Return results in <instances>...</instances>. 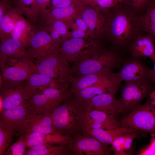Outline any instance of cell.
I'll use <instances>...</instances> for the list:
<instances>
[{
	"label": "cell",
	"instance_id": "obj_2",
	"mask_svg": "<svg viewBox=\"0 0 155 155\" xmlns=\"http://www.w3.org/2000/svg\"><path fill=\"white\" fill-rule=\"evenodd\" d=\"M112 8L113 11L108 17L105 31L119 45H123L133 41L139 35L140 30H142L141 16L124 3Z\"/></svg>",
	"mask_w": 155,
	"mask_h": 155
},
{
	"label": "cell",
	"instance_id": "obj_17",
	"mask_svg": "<svg viewBox=\"0 0 155 155\" xmlns=\"http://www.w3.org/2000/svg\"><path fill=\"white\" fill-rule=\"evenodd\" d=\"M102 10L97 6H82L80 16L86 23L90 33L94 31L100 34L105 31L108 17L100 13Z\"/></svg>",
	"mask_w": 155,
	"mask_h": 155
},
{
	"label": "cell",
	"instance_id": "obj_30",
	"mask_svg": "<svg viewBox=\"0 0 155 155\" xmlns=\"http://www.w3.org/2000/svg\"><path fill=\"white\" fill-rule=\"evenodd\" d=\"M141 24L142 30L155 40V0H152L141 16Z\"/></svg>",
	"mask_w": 155,
	"mask_h": 155
},
{
	"label": "cell",
	"instance_id": "obj_7",
	"mask_svg": "<svg viewBox=\"0 0 155 155\" xmlns=\"http://www.w3.org/2000/svg\"><path fill=\"white\" fill-rule=\"evenodd\" d=\"M120 123L121 127L145 131L152 136L155 134V107L148 100L123 117Z\"/></svg>",
	"mask_w": 155,
	"mask_h": 155
},
{
	"label": "cell",
	"instance_id": "obj_43",
	"mask_svg": "<svg viewBox=\"0 0 155 155\" xmlns=\"http://www.w3.org/2000/svg\"><path fill=\"white\" fill-rule=\"evenodd\" d=\"M75 26L73 31L71 33L70 38L82 39L85 38L87 34L86 32L78 28Z\"/></svg>",
	"mask_w": 155,
	"mask_h": 155
},
{
	"label": "cell",
	"instance_id": "obj_1",
	"mask_svg": "<svg viewBox=\"0 0 155 155\" xmlns=\"http://www.w3.org/2000/svg\"><path fill=\"white\" fill-rule=\"evenodd\" d=\"M83 100L73 93L50 114L55 131L71 139L84 134Z\"/></svg>",
	"mask_w": 155,
	"mask_h": 155
},
{
	"label": "cell",
	"instance_id": "obj_20",
	"mask_svg": "<svg viewBox=\"0 0 155 155\" xmlns=\"http://www.w3.org/2000/svg\"><path fill=\"white\" fill-rule=\"evenodd\" d=\"M57 81L46 75L35 73L24 82V94L25 100H28L36 94L49 87L53 83Z\"/></svg>",
	"mask_w": 155,
	"mask_h": 155
},
{
	"label": "cell",
	"instance_id": "obj_39",
	"mask_svg": "<svg viewBox=\"0 0 155 155\" xmlns=\"http://www.w3.org/2000/svg\"><path fill=\"white\" fill-rule=\"evenodd\" d=\"M51 1V9L65 7L73 5H82L80 0H52Z\"/></svg>",
	"mask_w": 155,
	"mask_h": 155
},
{
	"label": "cell",
	"instance_id": "obj_36",
	"mask_svg": "<svg viewBox=\"0 0 155 155\" xmlns=\"http://www.w3.org/2000/svg\"><path fill=\"white\" fill-rule=\"evenodd\" d=\"M127 134L118 136L111 144L112 146L111 149L113 151L115 155H126L123 150V146Z\"/></svg>",
	"mask_w": 155,
	"mask_h": 155
},
{
	"label": "cell",
	"instance_id": "obj_34",
	"mask_svg": "<svg viewBox=\"0 0 155 155\" xmlns=\"http://www.w3.org/2000/svg\"><path fill=\"white\" fill-rule=\"evenodd\" d=\"M52 0H35V9L36 21L41 22L45 18L49 10L46 9Z\"/></svg>",
	"mask_w": 155,
	"mask_h": 155
},
{
	"label": "cell",
	"instance_id": "obj_46",
	"mask_svg": "<svg viewBox=\"0 0 155 155\" xmlns=\"http://www.w3.org/2000/svg\"><path fill=\"white\" fill-rule=\"evenodd\" d=\"M96 0H80L82 6L89 5H95Z\"/></svg>",
	"mask_w": 155,
	"mask_h": 155
},
{
	"label": "cell",
	"instance_id": "obj_5",
	"mask_svg": "<svg viewBox=\"0 0 155 155\" xmlns=\"http://www.w3.org/2000/svg\"><path fill=\"white\" fill-rule=\"evenodd\" d=\"M119 59L115 53L108 51L97 52L91 57H86L75 62L71 69L72 76L79 77L104 70H111Z\"/></svg>",
	"mask_w": 155,
	"mask_h": 155
},
{
	"label": "cell",
	"instance_id": "obj_11",
	"mask_svg": "<svg viewBox=\"0 0 155 155\" xmlns=\"http://www.w3.org/2000/svg\"><path fill=\"white\" fill-rule=\"evenodd\" d=\"M27 101L16 107L1 111L0 126L11 133L18 135L27 117L30 108Z\"/></svg>",
	"mask_w": 155,
	"mask_h": 155
},
{
	"label": "cell",
	"instance_id": "obj_44",
	"mask_svg": "<svg viewBox=\"0 0 155 155\" xmlns=\"http://www.w3.org/2000/svg\"><path fill=\"white\" fill-rule=\"evenodd\" d=\"M75 19V24L78 28L85 32L88 30L86 23L80 16V15Z\"/></svg>",
	"mask_w": 155,
	"mask_h": 155
},
{
	"label": "cell",
	"instance_id": "obj_8",
	"mask_svg": "<svg viewBox=\"0 0 155 155\" xmlns=\"http://www.w3.org/2000/svg\"><path fill=\"white\" fill-rule=\"evenodd\" d=\"M59 48L48 31L41 28L35 32L27 43L26 48L28 60L32 61L41 59L59 51Z\"/></svg>",
	"mask_w": 155,
	"mask_h": 155
},
{
	"label": "cell",
	"instance_id": "obj_37",
	"mask_svg": "<svg viewBox=\"0 0 155 155\" xmlns=\"http://www.w3.org/2000/svg\"><path fill=\"white\" fill-rule=\"evenodd\" d=\"M152 0H123V3L135 12L146 8Z\"/></svg>",
	"mask_w": 155,
	"mask_h": 155
},
{
	"label": "cell",
	"instance_id": "obj_42",
	"mask_svg": "<svg viewBox=\"0 0 155 155\" xmlns=\"http://www.w3.org/2000/svg\"><path fill=\"white\" fill-rule=\"evenodd\" d=\"M12 6L9 0H1L0 3V20L5 13Z\"/></svg>",
	"mask_w": 155,
	"mask_h": 155
},
{
	"label": "cell",
	"instance_id": "obj_3",
	"mask_svg": "<svg viewBox=\"0 0 155 155\" xmlns=\"http://www.w3.org/2000/svg\"><path fill=\"white\" fill-rule=\"evenodd\" d=\"M155 88V83L150 80L126 82L122 88L119 100L121 113L129 114L140 104L143 99L149 96Z\"/></svg>",
	"mask_w": 155,
	"mask_h": 155
},
{
	"label": "cell",
	"instance_id": "obj_21",
	"mask_svg": "<svg viewBox=\"0 0 155 155\" xmlns=\"http://www.w3.org/2000/svg\"><path fill=\"white\" fill-rule=\"evenodd\" d=\"M121 82H110L98 84L83 89L74 91L73 94L82 100L91 98L95 96L104 93L115 94L120 86Z\"/></svg>",
	"mask_w": 155,
	"mask_h": 155
},
{
	"label": "cell",
	"instance_id": "obj_16",
	"mask_svg": "<svg viewBox=\"0 0 155 155\" xmlns=\"http://www.w3.org/2000/svg\"><path fill=\"white\" fill-rule=\"evenodd\" d=\"M84 119V131L87 129L101 128L110 129L121 127L115 117L104 112L85 110Z\"/></svg>",
	"mask_w": 155,
	"mask_h": 155
},
{
	"label": "cell",
	"instance_id": "obj_40",
	"mask_svg": "<svg viewBox=\"0 0 155 155\" xmlns=\"http://www.w3.org/2000/svg\"><path fill=\"white\" fill-rule=\"evenodd\" d=\"M140 135L137 132H132L127 133L123 146V150L126 154L130 149L133 140L138 137Z\"/></svg>",
	"mask_w": 155,
	"mask_h": 155
},
{
	"label": "cell",
	"instance_id": "obj_29",
	"mask_svg": "<svg viewBox=\"0 0 155 155\" xmlns=\"http://www.w3.org/2000/svg\"><path fill=\"white\" fill-rule=\"evenodd\" d=\"M35 31L32 24L22 16L17 21L12 32L11 37L21 41L26 47L28 42Z\"/></svg>",
	"mask_w": 155,
	"mask_h": 155
},
{
	"label": "cell",
	"instance_id": "obj_45",
	"mask_svg": "<svg viewBox=\"0 0 155 155\" xmlns=\"http://www.w3.org/2000/svg\"><path fill=\"white\" fill-rule=\"evenodd\" d=\"M154 64L152 69H150L149 73V79L152 82L155 83V59L153 61Z\"/></svg>",
	"mask_w": 155,
	"mask_h": 155
},
{
	"label": "cell",
	"instance_id": "obj_19",
	"mask_svg": "<svg viewBox=\"0 0 155 155\" xmlns=\"http://www.w3.org/2000/svg\"><path fill=\"white\" fill-rule=\"evenodd\" d=\"M130 50L134 57L145 56L153 61L155 59V40L148 34L139 35L132 41Z\"/></svg>",
	"mask_w": 155,
	"mask_h": 155
},
{
	"label": "cell",
	"instance_id": "obj_32",
	"mask_svg": "<svg viewBox=\"0 0 155 155\" xmlns=\"http://www.w3.org/2000/svg\"><path fill=\"white\" fill-rule=\"evenodd\" d=\"M16 7L32 22L36 21L35 0H16Z\"/></svg>",
	"mask_w": 155,
	"mask_h": 155
},
{
	"label": "cell",
	"instance_id": "obj_4",
	"mask_svg": "<svg viewBox=\"0 0 155 155\" xmlns=\"http://www.w3.org/2000/svg\"><path fill=\"white\" fill-rule=\"evenodd\" d=\"M39 73L62 83H67L71 77L68 61L59 51L35 60Z\"/></svg>",
	"mask_w": 155,
	"mask_h": 155
},
{
	"label": "cell",
	"instance_id": "obj_47",
	"mask_svg": "<svg viewBox=\"0 0 155 155\" xmlns=\"http://www.w3.org/2000/svg\"><path fill=\"white\" fill-rule=\"evenodd\" d=\"M148 100L155 107V88L149 96Z\"/></svg>",
	"mask_w": 155,
	"mask_h": 155
},
{
	"label": "cell",
	"instance_id": "obj_38",
	"mask_svg": "<svg viewBox=\"0 0 155 155\" xmlns=\"http://www.w3.org/2000/svg\"><path fill=\"white\" fill-rule=\"evenodd\" d=\"M122 3H123V0H96L95 6L103 10L107 11Z\"/></svg>",
	"mask_w": 155,
	"mask_h": 155
},
{
	"label": "cell",
	"instance_id": "obj_9",
	"mask_svg": "<svg viewBox=\"0 0 155 155\" xmlns=\"http://www.w3.org/2000/svg\"><path fill=\"white\" fill-rule=\"evenodd\" d=\"M69 145L73 155L111 154V149L86 133L71 139Z\"/></svg>",
	"mask_w": 155,
	"mask_h": 155
},
{
	"label": "cell",
	"instance_id": "obj_10",
	"mask_svg": "<svg viewBox=\"0 0 155 155\" xmlns=\"http://www.w3.org/2000/svg\"><path fill=\"white\" fill-rule=\"evenodd\" d=\"M7 58L9 59L10 66L3 69L4 81L22 82L33 75L39 73L36 65L32 61Z\"/></svg>",
	"mask_w": 155,
	"mask_h": 155
},
{
	"label": "cell",
	"instance_id": "obj_27",
	"mask_svg": "<svg viewBox=\"0 0 155 155\" xmlns=\"http://www.w3.org/2000/svg\"><path fill=\"white\" fill-rule=\"evenodd\" d=\"M89 45L84 39L71 38L63 43L59 51L64 55L68 61L75 62L79 58L82 50Z\"/></svg>",
	"mask_w": 155,
	"mask_h": 155
},
{
	"label": "cell",
	"instance_id": "obj_25",
	"mask_svg": "<svg viewBox=\"0 0 155 155\" xmlns=\"http://www.w3.org/2000/svg\"><path fill=\"white\" fill-rule=\"evenodd\" d=\"M22 13L16 7L12 6L5 13L0 20L1 43L11 37V34Z\"/></svg>",
	"mask_w": 155,
	"mask_h": 155
},
{
	"label": "cell",
	"instance_id": "obj_24",
	"mask_svg": "<svg viewBox=\"0 0 155 155\" xmlns=\"http://www.w3.org/2000/svg\"><path fill=\"white\" fill-rule=\"evenodd\" d=\"M132 132H137L141 135H143L140 130L123 127L107 130L101 128L93 129L90 130V134L92 137L108 146V145L111 144L118 136Z\"/></svg>",
	"mask_w": 155,
	"mask_h": 155
},
{
	"label": "cell",
	"instance_id": "obj_13",
	"mask_svg": "<svg viewBox=\"0 0 155 155\" xmlns=\"http://www.w3.org/2000/svg\"><path fill=\"white\" fill-rule=\"evenodd\" d=\"M114 95L111 93H104L84 100L85 110L101 111L115 117L121 113V108L119 99H116Z\"/></svg>",
	"mask_w": 155,
	"mask_h": 155
},
{
	"label": "cell",
	"instance_id": "obj_33",
	"mask_svg": "<svg viewBox=\"0 0 155 155\" xmlns=\"http://www.w3.org/2000/svg\"><path fill=\"white\" fill-rule=\"evenodd\" d=\"M13 135L12 133L0 126V155L5 154Z\"/></svg>",
	"mask_w": 155,
	"mask_h": 155
},
{
	"label": "cell",
	"instance_id": "obj_35",
	"mask_svg": "<svg viewBox=\"0 0 155 155\" xmlns=\"http://www.w3.org/2000/svg\"><path fill=\"white\" fill-rule=\"evenodd\" d=\"M20 135L19 140L10 146L5 154L9 153V155H25L26 146L25 136L23 134Z\"/></svg>",
	"mask_w": 155,
	"mask_h": 155
},
{
	"label": "cell",
	"instance_id": "obj_28",
	"mask_svg": "<svg viewBox=\"0 0 155 155\" xmlns=\"http://www.w3.org/2000/svg\"><path fill=\"white\" fill-rule=\"evenodd\" d=\"M26 155H72L69 143L57 145L47 144L33 146L26 152Z\"/></svg>",
	"mask_w": 155,
	"mask_h": 155
},
{
	"label": "cell",
	"instance_id": "obj_15",
	"mask_svg": "<svg viewBox=\"0 0 155 155\" xmlns=\"http://www.w3.org/2000/svg\"><path fill=\"white\" fill-rule=\"evenodd\" d=\"M113 81L121 82L116 73H113L111 70H104L79 77L72 76L69 82L71 84V88L73 92L98 84Z\"/></svg>",
	"mask_w": 155,
	"mask_h": 155
},
{
	"label": "cell",
	"instance_id": "obj_14",
	"mask_svg": "<svg viewBox=\"0 0 155 155\" xmlns=\"http://www.w3.org/2000/svg\"><path fill=\"white\" fill-rule=\"evenodd\" d=\"M24 82L14 83L4 81L1 86L0 97L2 109L13 108L25 103L24 94Z\"/></svg>",
	"mask_w": 155,
	"mask_h": 155
},
{
	"label": "cell",
	"instance_id": "obj_23",
	"mask_svg": "<svg viewBox=\"0 0 155 155\" xmlns=\"http://www.w3.org/2000/svg\"><path fill=\"white\" fill-rule=\"evenodd\" d=\"M82 6L80 5H73L51 9L41 22L43 25H44L58 20L70 21L80 15Z\"/></svg>",
	"mask_w": 155,
	"mask_h": 155
},
{
	"label": "cell",
	"instance_id": "obj_26",
	"mask_svg": "<svg viewBox=\"0 0 155 155\" xmlns=\"http://www.w3.org/2000/svg\"><path fill=\"white\" fill-rule=\"evenodd\" d=\"M68 22L56 21L42 25L41 28L49 32L53 41L60 47L65 40L71 37V33L68 30Z\"/></svg>",
	"mask_w": 155,
	"mask_h": 155
},
{
	"label": "cell",
	"instance_id": "obj_18",
	"mask_svg": "<svg viewBox=\"0 0 155 155\" xmlns=\"http://www.w3.org/2000/svg\"><path fill=\"white\" fill-rule=\"evenodd\" d=\"M150 69L140 62L132 61L125 64L120 71L116 73L119 80L125 82L140 81L149 79Z\"/></svg>",
	"mask_w": 155,
	"mask_h": 155
},
{
	"label": "cell",
	"instance_id": "obj_41",
	"mask_svg": "<svg viewBox=\"0 0 155 155\" xmlns=\"http://www.w3.org/2000/svg\"><path fill=\"white\" fill-rule=\"evenodd\" d=\"M151 137L150 144L141 152L139 154L155 155V134Z\"/></svg>",
	"mask_w": 155,
	"mask_h": 155
},
{
	"label": "cell",
	"instance_id": "obj_6",
	"mask_svg": "<svg viewBox=\"0 0 155 155\" xmlns=\"http://www.w3.org/2000/svg\"><path fill=\"white\" fill-rule=\"evenodd\" d=\"M27 100L31 110L37 113H51L73 94L71 88H48Z\"/></svg>",
	"mask_w": 155,
	"mask_h": 155
},
{
	"label": "cell",
	"instance_id": "obj_31",
	"mask_svg": "<svg viewBox=\"0 0 155 155\" xmlns=\"http://www.w3.org/2000/svg\"><path fill=\"white\" fill-rule=\"evenodd\" d=\"M25 136L26 146L33 147L37 146L51 144L53 141V135L45 134L41 133L34 132L28 134H23Z\"/></svg>",
	"mask_w": 155,
	"mask_h": 155
},
{
	"label": "cell",
	"instance_id": "obj_12",
	"mask_svg": "<svg viewBox=\"0 0 155 155\" xmlns=\"http://www.w3.org/2000/svg\"><path fill=\"white\" fill-rule=\"evenodd\" d=\"M34 132L46 134L55 132L50 114L37 113L33 111L30 107L18 135H26Z\"/></svg>",
	"mask_w": 155,
	"mask_h": 155
},
{
	"label": "cell",
	"instance_id": "obj_22",
	"mask_svg": "<svg viewBox=\"0 0 155 155\" xmlns=\"http://www.w3.org/2000/svg\"><path fill=\"white\" fill-rule=\"evenodd\" d=\"M0 52L1 58L7 57L22 61L28 60L25 46L18 40L12 37L1 43Z\"/></svg>",
	"mask_w": 155,
	"mask_h": 155
}]
</instances>
